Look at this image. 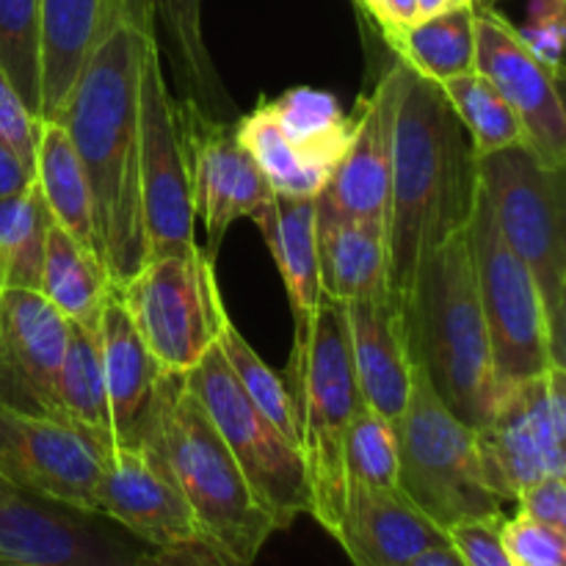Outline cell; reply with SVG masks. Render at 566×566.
Wrapping results in <instances>:
<instances>
[{"mask_svg": "<svg viewBox=\"0 0 566 566\" xmlns=\"http://www.w3.org/2000/svg\"><path fill=\"white\" fill-rule=\"evenodd\" d=\"M149 33L147 0H130L88 55L55 119L86 169L99 260L111 285L127 282L147 263L138 86Z\"/></svg>", "mask_w": 566, "mask_h": 566, "instance_id": "6da1fadb", "label": "cell"}, {"mask_svg": "<svg viewBox=\"0 0 566 566\" xmlns=\"http://www.w3.org/2000/svg\"><path fill=\"white\" fill-rule=\"evenodd\" d=\"M479 197V158L440 83L401 61L392 138L390 252L392 296H403L431 252L468 230Z\"/></svg>", "mask_w": 566, "mask_h": 566, "instance_id": "7a4b0ae2", "label": "cell"}, {"mask_svg": "<svg viewBox=\"0 0 566 566\" xmlns=\"http://www.w3.org/2000/svg\"><path fill=\"white\" fill-rule=\"evenodd\" d=\"M396 302L415 370L462 423L481 429L495 412L497 379L468 230L431 252Z\"/></svg>", "mask_w": 566, "mask_h": 566, "instance_id": "3957f363", "label": "cell"}, {"mask_svg": "<svg viewBox=\"0 0 566 566\" xmlns=\"http://www.w3.org/2000/svg\"><path fill=\"white\" fill-rule=\"evenodd\" d=\"M149 429L202 542L230 566H254L276 528L182 374L164 376Z\"/></svg>", "mask_w": 566, "mask_h": 566, "instance_id": "277c9868", "label": "cell"}, {"mask_svg": "<svg viewBox=\"0 0 566 566\" xmlns=\"http://www.w3.org/2000/svg\"><path fill=\"white\" fill-rule=\"evenodd\" d=\"M296 412L298 453L310 484V517L335 536L346 497V431L363 407L340 302L321 296L313 332L293 346L285 376Z\"/></svg>", "mask_w": 566, "mask_h": 566, "instance_id": "5b68a950", "label": "cell"}, {"mask_svg": "<svg viewBox=\"0 0 566 566\" xmlns=\"http://www.w3.org/2000/svg\"><path fill=\"white\" fill-rule=\"evenodd\" d=\"M479 186L539 287L553 365L566 368V169L545 164L520 142L479 158Z\"/></svg>", "mask_w": 566, "mask_h": 566, "instance_id": "8992f818", "label": "cell"}, {"mask_svg": "<svg viewBox=\"0 0 566 566\" xmlns=\"http://www.w3.org/2000/svg\"><path fill=\"white\" fill-rule=\"evenodd\" d=\"M398 429V490L448 534L464 520L503 514V501L486 479L475 429L437 398L420 370Z\"/></svg>", "mask_w": 566, "mask_h": 566, "instance_id": "52a82bcc", "label": "cell"}, {"mask_svg": "<svg viewBox=\"0 0 566 566\" xmlns=\"http://www.w3.org/2000/svg\"><path fill=\"white\" fill-rule=\"evenodd\" d=\"M182 379L241 464L254 497L274 528H291L298 514H310V484L302 453L249 401L221 354L219 340L191 370L182 374Z\"/></svg>", "mask_w": 566, "mask_h": 566, "instance_id": "ba28073f", "label": "cell"}, {"mask_svg": "<svg viewBox=\"0 0 566 566\" xmlns=\"http://www.w3.org/2000/svg\"><path fill=\"white\" fill-rule=\"evenodd\" d=\"M468 247L501 392L542 376L553 365L547 315L528 265L503 238L481 186L468 221Z\"/></svg>", "mask_w": 566, "mask_h": 566, "instance_id": "9c48e42d", "label": "cell"}, {"mask_svg": "<svg viewBox=\"0 0 566 566\" xmlns=\"http://www.w3.org/2000/svg\"><path fill=\"white\" fill-rule=\"evenodd\" d=\"M114 293L169 374L191 370L219 340L227 318L213 260L202 249L147 260L130 280L114 285Z\"/></svg>", "mask_w": 566, "mask_h": 566, "instance_id": "30bf717a", "label": "cell"}, {"mask_svg": "<svg viewBox=\"0 0 566 566\" xmlns=\"http://www.w3.org/2000/svg\"><path fill=\"white\" fill-rule=\"evenodd\" d=\"M138 119H142V208L147 260L197 252L191 158L182 133L180 103L166 83V66L155 44V31L144 44Z\"/></svg>", "mask_w": 566, "mask_h": 566, "instance_id": "8fae6325", "label": "cell"}, {"mask_svg": "<svg viewBox=\"0 0 566 566\" xmlns=\"http://www.w3.org/2000/svg\"><path fill=\"white\" fill-rule=\"evenodd\" d=\"M147 542L97 509L39 495L0 475V566H127Z\"/></svg>", "mask_w": 566, "mask_h": 566, "instance_id": "7c38bea8", "label": "cell"}, {"mask_svg": "<svg viewBox=\"0 0 566 566\" xmlns=\"http://www.w3.org/2000/svg\"><path fill=\"white\" fill-rule=\"evenodd\" d=\"M486 479L503 503L547 475H566V368L497 392L492 418L475 429Z\"/></svg>", "mask_w": 566, "mask_h": 566, "instance_id": "4fadbf2b", "label": "cell"}, {"mask_svg": "<svg viewBox=\"0 0 566 566\" xmlns=\"http://www.w3.org/2000/svg\"><path fill=\"white\" fill-rule=\"evenodd\" d=\"M475 72L512 105L525 142L545 164L566 169V108L558 81L495 6L475 3Z\"/></svg>", "mask_w": 566, "mask_h": 566, "instance_id": "5bb4252c", "label": "cell"}, {"mask_svg": "<svg viewBox=\"0 0 566 566\" xmlns=\"http://www.w3.org/2000/svg\"><path fill=\"white\" fill-rule=\"evenodd\" d=\"M180 116L191 158L193 213L202 219L208 232V247L202 252L216 260L227 230L238 219H254L263 213L276 193L263 169L238 142L235 125L208 119L186 105H180Z\"/></svg>", "mask_w": 566, "mask_h": 566, "instance_id": "9a60e30c", "label": "cell"}, {"mask_svg": "<svg viewBox=\"0 0 566 566\" xmlns=\"http://www.w3.org/2000/svg\"><path fill=\"white\" fill-rule=\"evenodd\" d=\"M105 453L61 418L0 407V475L39 495L94 509Z\"/></svg>", "mask_w": 566, "mask_h": 566, "instance_id": "2e32d148", "label": "cell"}, {"mask_svg": "<svg viewBox=\"0 0 566 566\" xmlns=\"http://www.w3.org/2000/svg\"><path fill=\"white\" fill-rule=\"evenodd\" d=\"M94 509L149 547L202 539L153 429L138 446H119L103 459Z\"/></svg>", "mask_w": 566, "mask_h": 566, "instance_id": "e0dca14e", "label": "cell"}, {"mask_svg": "<svg viewBox=\"0 0 566 566\" xmlns=\"http://www.w3.org/2000/svg\"><path fill=\"white\" fill-rule=\"evenodd\" d=\"M66 332L70 321L39 291L0 293V407L61 418L59 370Z\"/></svg>", "mask_w": 566, "mask_h": 566, "instance_id": "ac0fdd59", "label": "cell"}, {"mask_svg": "<svg viewBox=\"0 0 566 566\" xmlns=\"http://www.w3.org/2000/svg\"><path fill=\"white\" fill-rule=\"evenodd\" d=\"M398 92H401V61L396 59L352 116L346 153L340 155L329 180L315 197L321 208L387 227Z\"/></svg>", "mask_w": 566, "mask_h": 566, "instance_id": "d6986e66", "label": "cell"}, {"mask_svg": "<svg viewBox=\"0 0 566 566\" xmlns=\"http://www.w3.org/2000/svg\"><path fill=\"white\" fill-rule=\"evenodd\" d=\"M335 539L354 566H409L429 547L448 542L401 490L346 486Z\"/></svg>", "mask_w": 566, "mask_h": 566, "instance_id": "ffe728a7", "label": "cell"}, {"mask_svg": "<svg viewBox=\"0 0 566 566\" xmlns=\"http://www.w3.org/2000/svg\"><path fill=\"white\" fill-rule=\"evenodd\" d=\"M97 337L103 352L105 387H108L114 448H133L147 437L153 426L160 381L169 370L160 368L153 352L144 346L130 315L116 298L114 285L99 315Z\"/></svg>", "mask_w": 566, "mask_h": 566, "instance_id": "44dd1931", "label": "cell"}, {"mask_svg": "<svg viewBox=\"0 0 566 566\" xmlns=\"http://www.w3.org/2000/svg\"><path fill=\"white\" fill-rule=\"evenodd\" d=\"M359 396L374 412L398 423L412 390L415 365L396 296L343 304Z\"/></svg>", "mask_w": 566, "mask_h": 566, "instance_id": "7402d4cb", "label": "cell"}, {"mask_svg": "<svg viewBox=\"0 0 566 566\" xmlns=\"http://www.w3.org/2000/svg\"><path fill=\"white\" fill-rule=\"evenodd\" d=\"M315 249L326 298L348 304L392 296L385 224L348 219L315 202Z\"/></svg>", "mask_w": 566, "mask_h": 566, "instance_id": "603a6c76", "label": "cell"}, {"mask_svg": "<svg viewBox=\"0 0 566 566\" xmlns=\"http://www.w3.org/2000/svg\"><path fill=\"white\" fill-rule=\"evenodd\" d=\"M130 0H39L42 11V108L55 122L77 75Z\"/></svg>", "mask_w": 566, "mask_h": 566, "instance_id": "cb8c5ba5", "label": "cell"}, {"mask_svg": "<svg viewBox=\"0 0 566 566\" xmlns=\"http://www.w3.org/2000/svg\"><path fill=\"white\" fill-rule=\"evenodd\" d=\"M147 9L160 59H169L180 105L208 119H232L235 103L205 44L202 0H147Z\"/></svg>", "mask_w": 566, "mask_h": 566, "instance_id": "d4e9b609", "label": "cell"}, {"mask_svg": "<svg viewBox=\"0 0 566 566\" xmlns=\"http://www.w3.org/2000/svg\"><path fill=\"white\" fill-rule=\"evenodd\" d=\"M271 254L276 260L293 313V346H302L313 332L321 304L318 249H315V199L274 197V202L254 216Z\"/></svg>", "mask_w": 566, "mask_h": 566, "instance_id": "484cf974", "label": "cell"}, {"mask_svg": "<svg viewBox=\"0 0 566 566\" xmlns=\"http://www.w3.org/2000/svg\"><path fill=\"white\" fill-rule=\"evenodd\" d=\"M33 182H36L55 224L99 258L97 230H94V202L86 169H83L70 136H66L59 122H42L39 125Z\"/></svg>", "mask_w": 566, "mask_h": 566, "instance_id": "4316f807", "label": "cell"}, {"mask_svg": "<svg viewBox=\"0 0 566 566\" xmlns=\"http://www.w3.org/2000/svg\"><path fill=\"white\" fill-rule=\"evenodd\" d=\"M39 293L64 315L70 324L97 329L105 298L111 293V280L105 265L92 249L61 230L53 221L44 243L42 280Z\"/></svg>", "mask_w": 566, "mask_h": 566, "instance_id": "83f0119b", "label": "cell"}, {"mask_svg": "<svg viewBox=\"0 0 566 566\" xmlns=\"http://www.w3.org/2000/svg\"><path fill=\"white\" fill-rule=\"evenodd\" d=\"M265 108L274 116L293 153L324 180H329L352 136V116H346L340 103L329 92L296 86L282 92L280 97L265 99Z\"/></svg>", "mask_w": 566, "mask_h": 566, "instance_id": "f1b7e54d", "label": "cell"}, {"mask_svg": "<svg viewBox=\"0 0 566 566\" xmlns=\"http://www.w3.org/2000/svg\"><path fill=\"white\" fill-rule=\"evenodd\" d=\"M59 407L61 418L86 434L105 457L114 451V426L97 329L70 324L64 363L59 370Z\"/></svg>", "mask_w": 566, "mask_h": 566, "instance_id": "f546056e", "label": "cell"}, {"mask_svg": "<svg viewBox=\"0 0 566 566\" xmlns=\"http://www.w3.org/2000/svg\"><path fill=\"white\" fill-rule=\"evenodd\" d=\"M398 61L434 83L475 70V3L385 31Z\"/></svg>", "mask_w": 566, "mask_h": 566, "instance_id": "4dcf8cb0", "label": "cell"}, {"mask_svg": "<svg viewBox=\"0 0 566 566\" xmlns=\"http://www.w3.org/2000/svg\"><path fill=\"white\" fill-rule=\"evenodd\" d=\"M50 227L53 216L36 182L0 197V293L39 291Z\"/></svg>", "mask_w": 566, "mask_h": 566, "instance_id": "1f68e13d", "label": "cell"}, {"mask_svg": "<svg viewBox=\"0 0 566 566\" xmlns=\"http://www.w3.org/2000/svg\"><path fill=\"white\" fill-rule=\"evenodd\" d=\"M440 88L451 108L457 111L464 130H468L475 158H484V155L501 153L512 144L525 142V130L512 105L501 97V92L481 72H464V75L440 83Z\"/></svg>", "mask_w": 566, "mask_h": 566, "instance_id": "d6a6232c", "label": "cell"}, {"mask_svg": "<svg viewBox=\"0 0 566 566\" xmlns=\"http://www.w3.org/2000/svg\"><path fill=\"white\" fill-rule=\"evenodd\" d=\"M235 136L241 147L252 155L254 164L263 169L265 180L271 182L276 197H318L326 180L293 153L265 103L235 122Z\"/></svg>", "mask_w": 566, "mask_h": 566, "instance_id": "836d02e7", "label": "cell"}, {"mask_svg": "<svg viewBox=\"0 0 566 566\" xmlns=\"http://www.w3.org/2000/svg\"><path fill=\"white\" fill-rule=\"evenodd\" d=\"M0 70L22 103L42 108V11L39 0H0Z\"/></svg>", "mask_w": 566, "mask_h": 566, "instance_id": "e575fe53", "label": "cell"}, {"mask_svg": "<svg viewBox=\"0 0 566 566\" xmlns=\"http://www.w3.org/2000/svg\"><path fill=\"white\" fill-rule=\"evenodd\" d=\"M219 348L224 354L227 365L232 368L235 379L241 381L243 392L249 396V401L298 448V431H296V412H293L291 392H287L285 379H280V374L269 368L263 359L258 357L252 346H249L247 337L235 329V324L230 321V315L224 318L219 329Z\"/></svg>", "mask_w": 566, "mask_h": 566, "instance_id": "d590c367", "label": "cell"}, {"mask_svg": "<svg viewBox=\"0 0 566 566\" xmlns=\"http://www.w3.org/2000/svg\"><path fill=\"white\" fill-rule=\"evenodd\" d=\"M346 486L396 490L398 486V429L363 403L346 431Z\"/></svg>", "mask_w": 566, "mask_h": 566, "instance_id": "8d00e7d4", "label": "cell"}, {"mask_svg": "<svg viewBox=\"0 0 566 566\" xmlns=\"http://www.w3.org/2000/svg\"><path fill=\"white\" fill-rule=\"evenodd\" d=\"M501 539L514 566H566V534L523 517H503Z\"/></svg>", "mask_w": 566, "mask_h": 566, "instance_id": "74e56055", "label": "cell"}, {"mask_svg": "<svg viewBox=\"0 0 566 566\" xmlns=\"http://www.w3.org/2000/svg\"><path fill=\"white\" fill-rule=\"evenodd\" d=\"M531 53L562 77V53L566 36V0H531L528 22L517 28Z\"/></svg>", "mask_w": 566, "mask_h": 566, "instance_id": "f35d334b", "label": "cell"}, {"mask_svg": "<svg viewBox=\"0 0 566 566\" xmlns=\"http://www.w3.org/2000/svg\"><path fill=\"white\" fill-rule=\"evenodd\" d=\"M506 514L484 520H464L448 528V542L464 566H514L501 539V523Z\"/></svg>", "mask_w": 566, "mask_h": 566, "instance_id": "ab89813d", "label": "cell"}, {"mask_svg": "<svg viewBox=\"0 0 566 566\" xmlns=\"http://www.w3.org/2000/svg\"><path fill=\"white\" fill-rule=\"evenodd\" d=\"M39 125H42V119L22 103L20 94L14 92L9 77L0 70V142L31 169V175L33 158H36Z\"/></svg>", "mask_w": 566, "mask_h": 566, "instance_id": "60d3db41", "label": "cell"}, {"mask_svg": "<svg viewBox=\"0 0 566 566\" xmlns=\"http://www.w3.org/2000/svg\"><path fill=\"white\" fill-rule=\"evenodd\" d=\"M514 503L523 517L566 534V475H547L523 486Z\"/></svg>", "mask_w": 566, "mask_h": 566, "instance_id": "b9f144b4", "label": "cell"}, {"mask_svg": "<svg viewBox=\"0 0 566 566\" xmlns=\"http://www.w3.org/2000/svg\"><path fill=\"white\" fill-rule=\"evenodd\" d=\"M127 566H230L208 542L188 539L166 547H149Z\"/></svg>", "mask_w": 566, "mask_h": 566, "instance_id": "7bdbcfd3", "label": "cell"}, {"mask_svg": "<svg viewBox=\"0 0 566 566\" xmlns=\"http://www.w3.org/2000/svg\"><path fill=\"white\" fill-rule=\"evenodd\" d=\"M370 20L385 31H398L418 22V0H379Z\"/></svg>", "mask_w": 566, "mask_h": 566, "instance_id": "ee69618b", "label": "cell"}, {"mask_svg": "<svg viewBox=\"0 0 566 566\" xmlns=\"http://www.w3.org/2000/svg\"><path fill=\"white\" fill-rule=\"evenodd\" d=\"M33 182L31 169L0 142V197H9V193L22 191Z\"/></svg>", "mask_w": 566, "mask_h": 566, "instance_id": "f6af8a7d", "label": "cell"}, {"mask_svg": "<svg viewBox=\"0 0 566 566\" xmlns=\"http://www.w3.org/2000/svg\"><path fill=\"white\" fill-rule=\"evenodd\" d=\"M409 566H464L459 553L453 551L451 542H442V545L429 547V551L420 553Z\"/></svg>", "mask_w": 566, "mask_h": 566, "instance_id": "bcb514c9", "label": "cell"}, {"mask_svg": "<svg viewBox=\"0 0 566 566\" xmlns=\"http://www.w3.org/2000/svg\"><path fill=\"white\" fill-rule=\"evenodd\" d=\"M475 0H418V20H426V17L448 14V11L468 9Z\"/></svg>", "mask_w": 566, "mask_h": 566, "instance_id": "7dc6e473", "label": "cell"}, {"mask_svg": "<svg viewBox=\"0 0 566 566\" xmlns=\"http://www.w3.org/2000/svg\"><path fill=\"white\" fill-rule=\"evenodd\" d=\"M354 3H357L359 9L365 11V14L374 17V11H376V6H379V0H354Z\"/></svg>", "mask_w": 566, "mask_h": 566, "instance_id": "c3c4849f", "label": "cell"}, {"mask_svg": "<svg viewBox=\"0 0 566 566\" xmlns=\"http://www.w3.org/2000/svg\"><path fill=\"white\" fill-rule=\"evenodd\" d=\"M475 3H481V6H497V3H501V0H475Z\"/></svg>", "mask_w": 566, "mask_h": 566, "instance_id": "681fc988", "label": "cell"}]
</instances>
